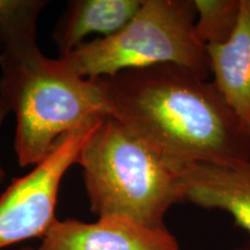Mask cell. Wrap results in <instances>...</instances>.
Wrapping results in <instances>:
<instances>
[{
  "label": "cell",
  "mask_w": 250,
  "mask_h": 250,
  "mask_svg": "<svg viewBox=\"0 0 250 250\" xmlns=\"http://www.w3.org/2000/svg\"><path fill=\"white\" fill-rule=\"evenodd\" d=\"M98 80L110 116L175 167L250 160V134L208 78L167 64Z\"/></svg>",
  "instance_id": "1"
},
{
  "label": "cell",
  "mask_w": 250,
  "mask_h": 250,
  "mask_svg": "<svg viewBox=\"0 0 250 250\" xmlns=\"http://www.w3.org/2000/svg\"><path fill=\"white\" fill-rule=\"evenodd\" d=\"M0 68V100L17 118L21 167L40 164L62 136L110 115L98 79L72 73L39 45L1 54Z\"/></svg>",
  "instance_id": "2"
},
{
  "label": "cell",
  "mask_w": 250,
  "mask_h": 250,
  "mask_svg": "<svg viewBox=\"0 0 250 250\" xmlns=\"http://www.w3.org/2000/svg\"><path fill=\"white\" fill-rule=\"evenodd\" d=\"M90 211L118 215L152 228L182 203L179 168L110 116L103 117L78 154Z\"/></svg>",
  "instance_id": "3"
},
{
  "label": "cell",
  "mask_w": 250,
  "mask_h": 250,
  "mask_svg": "<svg viewBox=\"0 0 250 250\" xmlns=\"http://www.w3.org/2000/svg\"><path fill=\"white\" fill-rule=\"evenodd\" d=\"M195 22L193 0H143L117 33L85 42L59 61L87 79L167 64L208 78V49L197 36Z\"/></svg>",
  "instance_id": "4"
},
{
  "label": "cell",
  "mask_w": 250,
  "mask_h": 250,
  "mask_svg": "<svg viewBox=\"0 0 250 250\" xmlns=\"http://www.w3.org/2000/svg\"><path fill=\"white\" fill-rule=\"evenodd\" d=\"M102 118L58 139L33 170L15 179L0 197V249L33 237H43L54 225L59 186L76 164L83 143Z\"/></svg>",
  "instance_id": "5"
},
{
  "label": "cell",
  "mask_w": 250,
  "mask_h": 250,
  "mask_svg": "<svg viewBox=\"0 0 250 250\" xmlns=\"http://www.w3.org/2000/svg\"><path fill=\"white\" fill-rule=\"evenodd\" d=\"M37 250H180V245L168 228L109 215L95 223L57 219Z\"/></svg>",
  "instance_id": "6"
},
{
  "label": "cell",
  "mask_w": 250,
  "mask_h": 250,
  "mask_svg": "<svg viewBox=\"0 0 250 250\" xmlns=\"http://www.w3.org/2000/svg\"><path fill=\"white\" fill-rule=\"evenodd\" d=\"M182 203L227 212L250 235V160L237 165L179 167Z\"/></svg>",
  "instance_id": "7"
},
{
  "label": "cell",
  "mask_w": 250,
  "mask_h": 250,
  "mask_svg": "<svg viewBox=\"0 0 250 250\" xmlns=\"http://www.w3.org/2000/svg\"><path fill=\"white\" fill-rule=\"evenodd\" d=\"M206 49L212 83L250 134V0H241L239 21L228 41Z\"/></svg>",
  "instance_id": "8"
},
{
  "label": "cell",
  "mask_w": 250,
  "mask_h": 250,
  "mask_svg": "<svg viewBox=\"0 0 250 250\" xmlns=\"http://www.w3.org/2000/svg\"><path fill=\"white\" fill-rule=\"evenodd\" d=\"M143 0H73L52 33L59 56L74 51L87 36L108 37L123 28L138 12Z\"/></svg>",
  "instance_id": "9"
},
{
  "label": "cell",
  "mask_w": 250,
  "mask_h": 250,
  "mask_svg": "<svg viewBox=\"0 0 250 250\" xmlns=\"http://www.w3.org/2000/svg\"><path fill=\"white\" fill-rule=\"evenodd\" d=\"M46 1L0 0V55L37 45V19Z\"/></svg>",
  "instance_id": "10"
},
{
  "label": "cell",
  "mask_w": 250,
  "mask_h": 250,
  "mask_svg": "<svg viewBox=\"0 0 250 250\" xmlns=\"http://www.w3.org/2000/svg\"><path fill=\"white\" fill-rule=\"evenodd\" d=\"M195 30L203 44H223L232 36L239 21L241 0H193Z\"/></svg>",
  "instance_id": "11"
},
{
  "label": "cell",
  "mask_w": 250,
  "mask_h": 250,
  "mask_svg": "<svg viewBox=\"0 0 250 250\" xmlns=\"http://www.w3.org/2000/svg\"><path fill=\"white\" fill-rule=\"evenodd\" d=\"M8 112H9L8 108L6 107L5 103L2 102L1 100H0V127H1L2 122H4L5 117H6V115H7ZM5 176H6V174H5L4 168H2V167H1V165H0V183H1L2 181L5 180Z\"/></svg>",
  "instance_id": "12"
},
{
  "label": "cell",
  "mask_w": 250,
  "mask_h": 250,
  "mask_svg": "<svg viewBox=\"0 0 250 250\" xmlns=\"http://www.w3.org/2000/svg\"><path fill=\"white\" fill-rule=\"evenodd\" d=\"M20 250H36V249H34V248H30V247H24V248H21Z\"/></svg>",
  "instance_id": "13"
},
{
  "label": "cell",
  "mask_w": 250,
  "mask_h": 250,
  "mask_svg": "<svg viewBox=\"0 0 250 250\" xmlns=\"http://www.w3.org/2000/svg\"><path fill=\"white\" fill-rule=\"evenodd\" d=\"M234 250H250V248H235Z\"/></svg>",
  "instance_id": "14"
}]
</instances>
